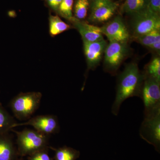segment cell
I'll return each instance as SVG.
<instances>
[{
	"label": "cell",
	"mask_w": 160,
	"mask_h": 160,
	"mask_svg": "<svg viewBox=\"0 0 160 160\" xmlns=\"http://www.w3.org/2000/svg\"><path fill=\"white\" fill-rule=\"evenodd\" d=\"M137 64L130 63L118 78L115 99L112 107V112L117 116L122 103L129 98L139 97L144 82Z\"/></svg>",
	"instance_id": "1"
},
{
	"label": "cell",
	"mask_w": 160,
	"mask_h": 160,
	"mask_svg": "<svg viewBox=\"0 0 160 160\" xmlns=\"http://www.w3.org/2000/svg\"><path fill=\"white\" fill-rule=\"evenodd\" d=\"M16 134L18 154L21 157L29 156L43 149H49V136L35 129H25L21 131L12 129Z\"/></svg>",
	"instance_id": "2"
},
{
	"label": "cell",
	"mask_w": 160,
	"mask_h": 160,
	"mask_svg": "<svg viewBox=\"0 0 160 160\" xmlns=\"http://www.w3.org/2000/svg\"><path fill=\"white\" fill-rule=\"evenodd\" d=\"M42 97L40 92H21L16 96L9 104L15 117L20 121L29 119L39 108Z\"/></svg>",
	"instance_id": "3"
},
{
	"label": "cell",
	"mask_w": 160,
	"mask_h": 160,
	"mask_svg": "<svg viewBox=\"0 0 160 160\" xmlns=\"http://www.w3.org/2000/svg\"><path fill=\"white\" fill-rule=\"evenodd\" d=\"M140 97L144 106V115L160 111V81L144 77Z\"/></svg>",
	"instance_id": "4"
},
{
	"label": "cell",
	"mask_w": 160,
	"mask_h": 160,
	"mask_svg": "<svg viewBox=\"0 0 160 160\" xmlns=\"http://www.w3.org/2000/svg\"><path fill=\"white\" fill-rule=\"evenodd\" d=\"M132 16V29L135 38L153 30H160V15L148 8Z\"/></svg>",
	"instance_id": "5"
},
{
	"label": "cell",
	"mask_w": 160,
	"mask_h": 160,
	"mask_svg": "<svg viewBox=\"0 0 160 160\" xmlns=\"http://www.w3.org/2000/svg\"><path fill=\"white\" fill-rule=\"evenodd\" d=\"M140 135L147 143L160 150V111L144 115L140 129Z\"/></svg>",
	"instance_id": "6"
},
{
	"label": "cell",
	"mask_w": 160,
	"mask_h": 160,
	"mask_svg": "<svg viewBox=\"0 0 160 160\" xmlns=\"http://www.w3.org/2000/svg\"><path fill=\"white\" fill-rule=\"evenodd\" d=\"M24 126H32L35 130L48 136L57 133L60 131L58 119L54 115H42L32 117L26 122H17L12 126V129Z\"/></svg>",
	"instance_id": "7"
},
{
	"label": "cell",
	"mask_w": 160,
	"mask_h": 160,
	"mask_svg": "<svg viewBox=\"0 0 160 160\" xmlns=\"http://www.w3.org/2000/svg\"><path fill=\"white\" fill-rule=\"evenodd\" d=\"M126 43L109 42L104 52L105 69L109 72L116 71L128 53Z\"/></svg>",
	"instance_id": "8"
},
{
	"label": "cell",
	"mask_w": 160,
	"mask_h": 160,
	"mask_svg": "<svg viewBox=\"0 0 160 160\" xmlns=\"http://www.w3.org/2000/svg\"><path fill=\"white\" fill-rule=\"evenodd\" d=\"M101 29L109 42L126 43L129 39V31L121 17H116Z\"/></svg>",
	"instance_id": "9"
},
{
	"label": "cell",
	"mask_w": 160,
	"mask_h": 160,
	"mask_svg": "<svg viewBox=\"0 0 160 160\" xmlns=\"http://www.w3.org/2000/svg\"><path fill=\"white\" fill-rule=\"evenodd\" d=\"M88 69H93L99 64L107 44L103 39L96 42L83 41Z\"/></svg>",
	"instance_id": "10"
},
{
	"label": "cell",
	"mask_w": 160,
	"mask_h": 160,
	"mask_svg": "<svg viewBox=\"0 0 160 160\" xmlns=\"http://www.w3.org/2000/svg\"><path fill=\"white\" fill-rule=\"evenodd\" d=\"M69 21L79 32L83 41L91 42L104 39L100 27L90 25L73 17Z\"/></svg>",
	"instance_id": "11"
},
{
	"label": "cell",
	"mask_w": 160,
	"mask_h": 160,
	"mask_svg": "<svg viewBox=\"0 0 160 160\" xmlns=\"http://www.w3.org/2000/svg\"><path fill=\"white\" fill-rule=\"evenodd\" d=\"M17 148L9 132L0 135V160L18 159Z\"/></svg>",
	"instance_id": "12"
},
{
	"label": "cell",
	"mask_w": 160,
	"mask_h": 160,
	"mask_svg": "<svg viewBox=\"0 0 160 160\" xmlns=\"http://www.w3.org/2000/svg\"><path fill=\"white\" fill-rule=\"evenodd\" d=\"M118 6V3L112 2L92 9L89 20L93 22H106L113 16Z\"/></svg>",
	"instance_id": "13"
},
{
	"label": "cell",
	"mask_w": 160,
	"mask_h": 160,
	"mask_svg": "<svg viewBox=\"0 0 160 160\" xmlns=\"http://www.w3.org/2000/svg\"><path fill=\"white\" fill-rule=\"evenodd\" d=\"M149 0H126L122 6V11L126 14L132 15L148 8Z\"/></svg>",
	"instance_id": "14"
},
{
	"label": "cell",
	"mask_w": 160,
	"mask_h": 160,
	"mask_svg": "<svg viewBox=\"0 0 160 160\" xmlns=\"http://www.w3.org/2000/svg\"><path fill=\"white\" fill-rule=\"evenodd\" d=\"M69 24L63 22L57 15H50L49 18V34L52 37L62 33L70 29Z\"/></svg>",
	"instance_id": "15"
},
{
	"label": "cell",
	"mask_w": 160,
	"mask_h": 160,
	"mask_svg": "<svg viewBox=\"0 0 160 160\" xmlns=\"http://www.w3.org/2000/svg\"><path fill=\"white\" fill-rule=\"evenodd\" d=\"M17 122L0 103V135L9 132Z\"/></svg>",
	"instance_id": "16"
},
{
	"label": "cell",
	"mask_w": 160,
	"mask_h": 160,
	"mask_svg": "<svg viewBox=\"0 0 160 160\" xmlns=\"http://www.w3.org/2000/svg\"><path fill=\"white\" fill-rule=\"evenodd\" d=\"M51 148L55 152L54 160H76L80 156V152L71 147Z\"/></svg>",
	"instance_id": "17"
},
{
	"label": "cell",
	"mask_w": 160,
	"mask_h": 160,
	"mask_svg": "<svg viewBox=\"0 0 160 160\" xmlns=\"http://www.w3.org/2000/svg\"><path fill=\"white\" fill-rule=\"evenodd\" d=\"M143 46L148 47L153 43L160 41V30H154L135 38Z\"/></svg>",
	"instance_id": "18"
},
{
	"label": "cell",
	"mask_w": 160,
	"mask_h": 160,
	"mask_svg": "<svg viewBox=\"0 0 160 160\" xmlns=\"http://www.w3.org/2000/svg\"><path fill=\"white\" fill-rule=\"evenodd\" d=\"M89 7V0H77L74 6L75 18L79 20L85 19Z\"/></svg>",
	"instance_id": "19"
},
{
	"label": "cell",
	"mask_w": 160,
	"mask_h": 160,
	"mask_svg": "<svg viewBox=\"0 0 160 160\" xmlns=\"http://www.w3.org/2000/svg\"><path fill=\"white\" fill-rule=\"evenodd\" d=\"M145 77H149L160 81V59L154 58L149 63L146 68V75Z\"/></svg>",
	"instance_id": "20"
},
{
	"label": "cell",
	"mask_w": 160,
	"mask_h": 160,
	"mask_svg": "<svg viewBox=\"0 0 160 160\" xmlns=\"http://www.w3.org/2000/svg\"><path fill=\"white\" fill-rule=\"evenodd\" d=\"M73 4V0H62L58 9L60 14L69 21L73 18L72 12Z\"/></svg>",
	"instance_id": "21"
},
{
	"label": "cell",
	"mask_w": 160,
	"mask_h": 160,
	"mask_svg": "<svg viewBox=\"0 0 160 160\" xmlns=\"http://www.w3.org/2000/svg\"><path fill=\"white\" fill-rule=\"evenodd\" d=\"M49 149L38 151L28 157V160H52L48 152Z\"/></svg>",
	"instance_id": "22"
},
{
	"label": "cell",
	"mask_w": 160,
	"mask_h": 160,
	"mask_svg": "<svg viewBox=\"0 0 160 160\" xmlns=\"http://www.w3.org/2000/svg\"><path fill=\"white\" fill-rule=\"evenodd\" d=\"M148 8L155 13L160 15V0H149Z\"/></svg>",
	"instance_id": "23"
},
{
	"label": "cell",
	"mask_w": 160,
	"mask_h": 160,
	"mask_svg": "<svg viewBox=\"0 0 160 160\" xmlns=\"http://www.w3.org/2000/svg\"><path fill=\"white\" fill-rule=\"evenodd\" d=\"M89 6L91 10L103 5L112 2V0H90Z\"/></svg>",
	"instance_id": "24"
},
{
	"label": "cell",
	"mask_w": 160,
	"mask_h": 160,
	"mask_svg": "<svg viewBox=\"0 0 160 160\" xmlns=\"http://www.w3.org/2000/svg\"><path fill=\"white\" fill-rule=\"evenodd\" d=\"M148 48L152 49V50L158 52L160 50V41L153 43L151 46H149Z\"/></svg>",
	"instance_id": "25"
},
{
	"label": "cell",
	"mask_w": 160,
	"mask_h": 160,
	"mask_svg": "<svg viewBox=\"0 0 160 160\" xmlns=\"http://www.w3.org/2000/svg\"><path fill=\"white\" fill-rule=\"evenodd\" d=\"M62 0H55L52 8L55 9V10L58 9L59 6L60 4L62 2Z\"/></svg>",
	"instance_id": "26"
},
{
	"label": "cell",
	"mask_w": 160,
	"mask_h": 160,
	"mask_svg": "<svg viewBox=\"0 0 160 160\" xmlns=\"http://www.w3.org/2000/svg\"><path fill=\"white\" fill-rule=\"evenodd\" d=\"M55 1V0H48V4H49V6H50V7H52V5H53Z\"/></svg>",
	"instance_id": "27"
},
{
	"label": "cell",
	"mask_w": 160,
	"mask_h": 160,
	"mask_svg": "<svg viewBox=\"0 0 160 160\" xmlns=\"http://www.w3.org/2000/svg\"><path fill=\"white\" fill-rule=\"evenodd\" d=\"M17 160H22L19 159H17Z\"/></svg>",
	"instance_id": "28"
}]
</instances>
